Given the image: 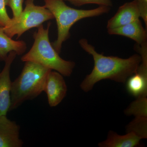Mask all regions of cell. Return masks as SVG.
I'll return each instance as SVG.
<instances>
[{"instance_id": "obj_1", "label": "cell", "mask_w": 147, "mask_h": 147, "mask_svg": "<svg viewBox=\"0 0 147 147\" xmlns=\"http://www.w3.org/2000/svg\"><path fill=\"white\" fill-rule=\"evenodd\" d=\"M79 44L84 51L92 55L94 61L91 72L87 75L80 85L81 89L85 92L91 90L95 84L104 79L124 84L129 77L137 72L142 61L141 55L138 54L127 59L104 56L98 53L85 38L80 39Z\"/></svg>"}, {"instance_id": "obj_10", "label": "cell", "mask_w": 147, "mask_h": 147, "mask_svg": "<svg viewBox=\"0 0 147 147\" xmlns=\"http://www.w3.org/2000/svg\"><path fill=\"white\" fill-rule=\"evenodd\" d=\"M141 17V13L136 0L125 3L119 7L115 14L108 21L107 28L122 26Z\"/></svg>"}, {"instance_id": "obj_8", "label": "cell", "mask_w": 147, "mask_h": 147, "mask_svg": "<svg viewBox=\"0 0 147 147\" xmlns=\"http://www.w3.org/2000/svg\"><path fill=\"white\" fill-rule=\"evenodd\" d=\"M16 55L12 51L8 54L5 61L4 67L0 71V116L7 115L9 111L11 104L10 69Z\"/></svg>"}, {"instance_id": "obj_13", "label": "cell", "mask_w": 147, "mask_h": 147, "mask_svg": "<svg viewBox=\"0 0 147 147\" xmlns=\"http://www.w3.org/2000/svg\"><path fill=\"white\" fill-rule=\"evenodd\" d=\"M147 97L137 98L125 110V113L127 115L147 117Z\"/></svg>"}, {"instance_id": "obj_3", "label": "cell", "mask_w": 147, "mask_h": 147, "mask_svg": "<svg viewBox=\"0 0 147 147\" xmlns=\"http://www.w3.org/2000/svg\"><path fill=\"white\" fill-rule=\"evenodd\" d=\"M50 70L38 64L26 62L21 74L11 83L9 111L44 92L46 78Z\"/></svg>"}, {"instance_id": "obj_6", "label": "cell", "mask_w": 147, "mask_h": 147, "mask_svg": "<svg viewBox=\"0 0 147 147\" xmlns=\"http://www.w3.org/2000/svg\"><path fill=\"white\" fill-rule=\"evenodd\" d=\"M67 90L63 76L57 71L50 70L46 78L44 90L50 107L59 105L65 97Z\"/></svg>"}, {"instance_id": "obj_2", "label": "cell", "mask_w": 147, "mask_h": 147, "mask_svg": "<svg viewBox=\"0 0 147 147\" xmlns=\"http://www.w3.org/2000/svg\"><path fill=\"white\" fill-rule=\"evenodd\" d=\"M51 23L47 28L43 25L38 27L37 31L33 34L34 42L30 50L22 56L21 60L38 64L50 70L57 71L63 76H69L73 72L75 63L66 61L61 57L50 43L49 32Z\"/></svg>"}, {"instance_id": "obj_19", "label": "cell", "mask_w": 147, "mask_h": 147, "mask_svg": "<svg viewBox=\"0 0 147 147\" xmlns=\"http://www.w3.org/2000/svg\"></svg>"}, {"instance_id": "obj_16", "label": "cell", "mask_w": 147, "mask_h": 147, "mask_svg": "<svg viewBox=\"0 0 147 147\" xmlns=\"http://www.w3.org/2000/svg\"><path fill=\"white\" fill-rule=\"evenodd\" d=\"M67 1L75 6H82L87 4L98 5L99 6L111 7L113 6L112 0H63Z\"/></svg>"}, {"instance_id": "obj_18", "label": "cell", "mask_w": 147, "mask_h": 147, "mask_svg": "<svg viewBox=\"0 0 147 147\" xmlns=\"http://www.w3.org/2000/svg\"><path fill=\"white\" fill-rule=\"evenodd\" d=\"M138 3L140 13L141 17L143 18L146 28L147 27V0H136Z\"/></svg>"}, {"instance_id": "obj_4", "label": "cell", "mask_w": 147, "mask_h": 147, "mask_svg": "<svg viewBox=\"0 0 147 147\" xmlns=\"http://www.w3.org/2000/svg\"><path fill=\"white\" fill-rule=\"evenodd\" d=\"M45 6L50 11L56 19L57 26V38L51 43L59 54L63 43L70 37L71 27L83 18L94 17L108 13L110 7L99 6L94 9H76L67 5L63 0H44Z\"/></svg>"}, {"instance_id": "obj_15", "label": "cell", "mask_w": 147, "mask_h": 147, "mask_svg": "<svg viewBox=\"0 0 147 147\" xmlns=\"http://www.w3.org/2000/svg\"><path fill=\"white\" fill-rule=\"evenodd\" d=\"M6 6L9 7L13 13V21H17L23 11V3L24 0H5Z\"/></svg>"}, {"instance_id": "obj_5", "label": "cell", "mask_w": 147, "mask_h": 147, "mask_svg": "<svg viewBox=\"0 0 147 147\" xmlns=\"http://www.w3.org/2000/svg\"><path fill=\"white\" fill-rule=\"evenodd\" d=\"M25 9L17 21L12 20L7 26L3 28L9 37L16 36L18 38L24 33L33 28H38L45 21L54 19L53 14L45 6L36 5L34 0H26Z\"/></svg>"}, {"instance_id": "obj_9", "label": "cell", "mask_w": 147, "mask_h": 147, "mask_svg": "<svg viewBox=\"0 0 147 147\" xmlns=\"http://www.w3.org/2000/svg\"><path fill=\"white\" fill-rule=\"evenodd\" d=\"M20 127L7 115L0 116V147H21L24 142L20 137Z\"/></svg>"}, {"instance_id": "obj_11", "label": "cell", "mask_w": 147, "mask_h": 147, "mask_svg": "<svg viewBox=\"0 0 147 147\" xmlns=\"http://www.w3.org/2000/svg\"><path fill=\"white\" fill-rule=\"evenodd\" d=\"M108 32L109 34L123 36L133 40L137 45L147 43V30L143 27L139 18L122 26L108 29Z\"/></svg>"}, {"instance_id": "obj_17", "label": "cell", "mask_w": 147, "mask_h": 147, "mask_svg": "<svg viewBox=\"0 0 147 147\" xmlns=\"http://www.w3.org/2000/svg\"><path fill=\"white\" fill-rule=\"evenodd\" d=\"M12 21V18L9 16L6 9L5 1L0 0V26L4 28L9 26Z\"/></svg>"}, {"instance_id": "obj_7", "label": "cell", "mask_w": 147, "mask_h": 147, "mask_svg": "<svg viewBox=\"0 0 147 147\" xmlns=\"http://www.w3.org/2000/svg\"><path fill=\"white\" fill-rule=\"evenodd\" d=\"M142 61L137 72L127 80L126 90L128 93L136 98L147 97V51L140 52Z\"/></svg>"}, {"instance_id": "obj_14", "label": "cell", "mask_w": 147, "mask_h": 147, "mask_svg": "<svg viewBox=\"0 0 147 147\" xmlns=\"http://www.w3.org/2000/svg\"><path fill=\"white\" fill-rule=\"evenodd\" d=\"M147 123V117H135L127 126V131L134 132L142 139H146Z\"/></svg>"}, {"instance_id": "obj_12", "label": "cell", "mask_w": 147, "mask_h": 147, "mask_svg": "<svg viewBox=\"0 0 147 147\" xmlns=\"http://www.w3.org/2000/svg\"><path fill=\"white\" fill-rule=\"evenodd\" d=\"M141 137L134 132H127L124 135H119L110 130L107 139L98 144L100 147H134L139 145Z\"/></svg>"}]
</instances>
